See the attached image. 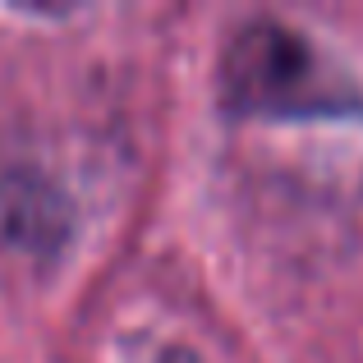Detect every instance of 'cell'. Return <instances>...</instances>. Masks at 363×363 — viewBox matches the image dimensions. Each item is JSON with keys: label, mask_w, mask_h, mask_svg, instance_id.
Returning <instances> with one entry per match:
<instances>
[{"label": "cell", "mask_w": 363, "mask_h": 363, "mask_svg": "<svg viewBox=\"0 0 363 363\" xmlns=\"http://www.w3.org/2000/svg\"><path fill=\"white\" fill-rule=\"evenodd\" d=\"M221 97L235 116L257 120H318L363 111L359 83L276 18H253L230 37L221 55Z\"/></svg>", "instance_id": "obj_1"}]
</instances>
